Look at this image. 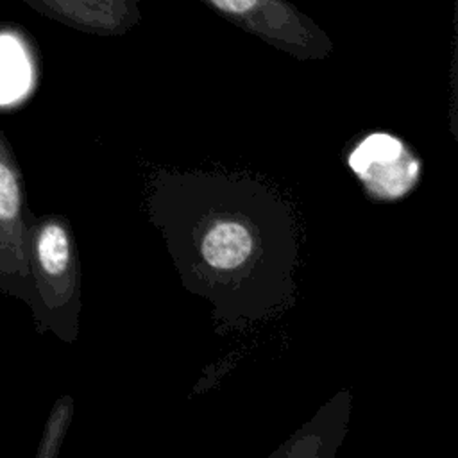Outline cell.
<instances>
[{
	"instance_id": "5b68a950",
	"label": "cell",
	"mask_w": 458,
	"mask_h": 458,
	"mask_svg": "<svg viewBox=\"0 0 458 458\" xmlns=\"http://www.w3.org/2000/svg\"><path fill=\"white\" fill-rule=\"evenodd\" d=\"M252 250L249 231L238 222H218L202 242V256L215 268H236Z\"/></svg>"
},
{
	"instance_id": "6da1fadb",
	"label": "cell",
	"mask_w": 458,
	"mask_h": 458,
	"mask_svg": "<svg viewBox=\"0 0 458 458\" xmlns=\"http://www.w3.org/2000/svg\"><path fill=\"white\" fill-rule=\"evenodd\" d=\"M200 2L233 25L297 57H322L331 50V39L320 25L288 0Z\"/></svg>"
},
{
	"instance_id": "8992f818",
	"label": "cell",
	"mask_w": 458,
	"mask_h": 458,
	"mask_svg": "<svg viewBox=\"0 0 458 458\" xmlns=\"http://www.w3.org/2000/svg\"><path fill=\"white\" fill-rule=\"evenodd\" d=\"M39 270L48 279H59L70 267V240L66 231L55 224H45L34 242Z\"/></svg>"
},
{
	"instance_id": "ba28073f",
	"label": "cell",
	"mask_w": 458,
	"mask_h": 458,
	"mask_svg": "<svg viewBox=\"0 0 458 458\" xmlns=\"http://www.w3.org/2000/svg\"><path fill=\"white\" fill-rule=\"evenodd\" d=\"M66 415H68V410H66L64 404H61L55 410V413H54V417H52V420L48 424V431H47V435L43 438V447L39 451V456H52V454H55V449L59 445L61 433H63V428H64V417Z\"/></svg>"
},
{
	"instance_id": "52a82bcc",
	"label": "cell",
	"mask_w": 458,
	"mask_h": 458,
	"mask_svg": "<svg viewBox=\"0 0 458 458\" xmlns=\"http://www.w3.org/2000/svg\"><path fill=\"white\" fill-rule=\"evenodd\" d=\"M29 82V64L20 47L0 39V102L23 93Z\"/></svg>"
},
{
	"instance_id": "277c9868",
	"label": "cell",
	"mask_w": 458,
	"mask_h": 458,
	"mask_svg": "<svg viewBox=\"0 0 458 458\" xmlns=\"http://www.w3.org/2000/svg\"><path fill=\"white\" fill-rule=\"evenodd\" d=\"M29 256L21 222L20 179L0 136V274H27Z\"/></svg>"
},
{
	"instance_id": "3957f363",
	"label": "cell",
	"mask_w": 458,
	"mask_h": 458,
	"mask_svg": "<svg viewBox=\"0 0 458 458\" xmlns=\"http://www.w3.org/2000/svg\"><path fill=\"white\" fill-rule=\"evenodd\" d=\"M39 14L98 36H120L141 21L140 0H23Z\"/></svg>"
},
{
	"instance_id": "7a4b0ae2",
	"label": "cell",
	"mask_w": 458,
	"mask_h": 458,
	"mask_svg": "<svg viewBox=\"0 0 458 458\" xmlns=\"http://www.w3.org/2000/svg\"><path fill=\"white\" fill-rule=\"evenodd\" d=\"M349 165L365 186L381 199L404 195L417 181L419 161L386 132L367 136L349 156Z\"/></svg>"
}]
</instances>
